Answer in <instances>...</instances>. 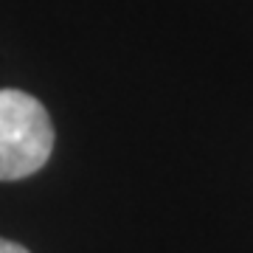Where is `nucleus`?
Returning <instances> with one entry per match:
<instances>
[{
	"mask_svg": "<svg viewBox=\"0 0 253 253\" xmlns=\"http://www.w3.org/2000/svg\"><path fill=\"white\" fill-rule=\"evenodd\" d=\"M54 149V124L40 99L23 90H0V180H23L40 172Z\"/></svg>",
	"mask_w": 253,
	"mask_h": 253,
	"instance_id": "1",
	"label": "nucleus"
},
{
	"mask_svg": "<svg viewBox=\"0 0 253 253\" xmlns=\"http://www.w3.org/2000/svg\"><path fill=\"white\" fill-rule=\"evenodd\" d=\"M0 253H28L23 245L17 242H9V239H0Z\"/></svg>",
	"mask_w": 253,
	"mask_h": 253,
	"instance_id": "2",
	"label": "nucleus"
}]
</instances>
